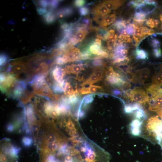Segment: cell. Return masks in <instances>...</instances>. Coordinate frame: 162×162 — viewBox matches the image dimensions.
I'll return each mask as SVG.
<instances>
[{"mask_svg":"<svg viewBox=\"0 0 162 162\" xmlns=\"http://www.w3.org/2000/svg\"><path fill=\"white\" fill-rule=\"evenodd\" d=\"M123 95L132 101L138 103H148L149 99L147 92L143 89L139 87L124 91Z\"/></svg>","mask_w":162,"mask_h":162,"instance_id":"6da1fadb","label":"cell"},{"mask_svg":"<svg viewBox=\"0 0 162 162\" xmlns=\"http://www.w3.org/2000/svg\"><path fill=\"white\" fill-rule=\"evenodd\" d=\"M82 53L80 50L74 47H69L65 51L64 56L69 62H72L81 60Z\"/></svg>","mask_w":162,"mask_h":162,"instance_id":"7a4b0ae2","label":"cell"},{"mask_svg":"<svg viewBox=\"0 0 162 162\" xmlns=\"http://www.w3.org/2000/svg\"><path fill=\"white\" fill-rule=\"evenodd\" d=\"M111 11L102 3L96 5L92 11L93 17H103L109 14Z\"/></svg>","mask_w":162,"mask_h":162,"instance_id":"3957f363","label":"cell"},{"mask_svg":"<svg viewBox=\"0 0 162 162\" xmlns=\"http://www.w3.org/2000/svg\"><path fill=\"white\" fill-rule=\"evenodd\" d=\"M162 121L158 118V116L152 117L150 118L147 122L146 128L147 130L153 133L156 136L159 128Z\"/></svg>","mask_w":162,"mask_h":162,"instance_id":"277c9868","label":"cell"},{"mask_svg":"<svg viewBox=\"0 0 162 162\" xmlns=\"http://www.w3.org/2000/svg\"><path fill=\"white\" fill-rule=\"evenodd\" d=\"M148 103L149 110L157 111L162 107V94L149 99Z\"/></svg>","mask_w":162,"mask_h":162,"instance_id":"5b68a950","label":"cell"},{"mask_svg":"<svg viewBox=\"0 0 162 162\" xmlns=\"http://www.w3.org/2000/svg\"><path fill=\"white\" fill-rule=\"evenodd\" d=\"M150 73V71L147 68L137 70L135 73L136 83H139L141 85H144L148 79Z\"/></svg>","mask_w":162,"mask_h":162,"instance_id":"8992f818","label":"cell"},{"mask_svg":"<svg viewBox=\"0 0 162 162\" xmlns=\"http://www.w3.org/2000/svg\"><path fill=\"white\" fill-rule=\"evenodd\" d=\"M116 17V15L115 13L101 17L99 23V25L100 27H105L113 23L115 21Z\"/></svg>","mask_w":162,"mask_h":162,"instance_id":"52a82bcc","label":"cell"},{"mask_svg":"<svg viewBox=\"0 0 162 162\" xmlns=\"http://www.w3.org/2000/svg\"><path fill=\"white\" fill-rule=\"evenodd\" d=\"M146 91L150 99L162 94V88L153 84L147 88Z\"/></svg>","mask_w":162,"mask_h":162,"instance_id":"ba28073f","label":"cell"},{"mask_svg":"<svg viewBox=\"0 0 162 162\" xmlns=\"http://www.w3.org/2000/svg\"><path fill=\"white\" fill-rule=\"evenodd\" d=\"M124 1H105L102 3L109 10L111 11L117 9L125 2Z\"/></svg>","mask_w":162,"mask_h":162,"instance_id":"9c48e42d","label":"cell"},{"mask_svg":"<svg viewBox=\"0 0 162 162\" xmlns=\"http://www.w3.org/2000/svg\"><path fill=\"white\" fill-rule=\"evenodd\" d=\"M83 65L82 63L75 64H72L67 66L65 69V73H71L74 74L79 73L81 71L83 70Z\"/></svg>","mask_w":162,"mask_h":162,"instance_id":"30bf717a","label":"cell"},{"mask_svg":"<svg viewBox=\"0 0 162 162\" xmlns=\"http://www.w3.org/2000/svg\"><path fill=\"white\" fill-rule=\"evenodd\" d=\"M96 37L101 40H106L109 31L106 27H99L95 29Z\"/></svg>","mask_w":162,"mask_h":162,"instance_id":"8fae6325","label":"cell"},{"mask_svg":"<svg viewBox=\"0 0 162 162\" xmlns=\"http://www.w3.org/2000/svg\"><path fill=\"white\" fill-rule=\"evenodd\" d=\"M101 39L98 38L95 39L89 49L92 55L97 56L98 52L101 49Z\"/></svg>","mask_w":162,"mask_h":162,"instance_id":"7c38bea8","label":"cell"},{"mask_svg":"<svg viewBox=\"0 0 162 162\" xmlns=\"http://www.w3.org/2000/svg\"><path fill=\"white\" fill-rule=\"evenodd\" d=\"M88 32L87 30H80L75 32L73 37L78 43H80L85 38Z\"/></svg>","mask_w":162,"mask_h":162,"instance_id":"4fadbf2b","label":"cell"},{"mask_svg":"<svg viewBox=\"0 0 162 162\" xmlns=\"http://www.w3.org/2000/svg\"><path fill=\"white\" fill-rule=\"evenodd\" d=\"M127 22L125 21L122 19H119L114 23L113 26L114 29L121 33L123 30L127 27Z\"/></svg>","mask_w":162,"mask_h":162,"instance_id":"5bb4252c","label":"cell"},{"mask_svg":"<svg viewBox=\"0 0 162 162\" xmlns=\"http://www.w3.org/2000/svg\"><path fill=\"white\" fill-rule=\"evenodd\" d=\"M142 108L141 105L138 103L130 104L125 105L124 111L126 113H130L134 111H137Z\"/></svg>","mask_w":162,"mask_h":162,"instance_id":"9a60e30c","label":"cell"},{"mask_svg":"<svg viewBox=\"0 0 162 162\" xmlns=\"http://www.w3.org/2000/svg\"><path fill=\"white\" fill-rule=\"evenodd\" d=\"M74 9L71 7H67L59 10L57 15L58 16L61 17L69 16L74 13Z\"/></svg>","mask_w":162,"mask_h":162,"instance_id":"2e32d148","label":"cell"},{"mask_svg":"<svg viewBox=\"0 0 162 162\" xmlns=\"http://www.w3.org/2000/svg\"><path fill=\"white\" fill-rule=\"evenodd\" d=\"M103 59L99 56L95 57L92 58L91 59L93 60L91 63L93 67L95 68L105 67L106 65L103 60Z\"/></svg>","mask_w":162,"mask_h":162,"instance_id":"e0dca14e","label":"cell"},{"mask_svg":"<svg viewBox=\"0 0 162 162\" xmlns=\"http://www.w3.org/2000/svg\"><path fill=\"white\" fill-rule=\"evenodd\" d=\"M153 82L155 85L162 86V72L160 71L155 73L152 78Z\"/></svg>","mask_w":162,"mask_h":162,"instance_id":"ac0fdd59","label":"cell"},{"mask_svg":"<svg viewBox=\"0 0 162 162\" xmlns=\"http://www.w3.org/2000/svg\"><path fill=\"white\" fill-rule=\"evenodd\" d=\"M117 68L123 73L125 74L127 72L131 71L132 68L127 63H121L117 65L116 67Z\"/></svg>","mask_w":162,"mask_h":162,"instance_id":"d6986e66","label":"cell"},{"mask_svg":"<svg viewBox=\"0 0 162 162\" xmlns=\"http://www.w3.org/2000/svg\"><path fill=\"white\" fill-rule=\"evenodd\" d=\"M136 58L138 59L145 60L148 58L147 53L142 49H137L136 51Z\"/></svg>","mask_w":162,"mask_h":162,"instance_id":"ffe728a7","label":"cell"},{"mask_svg":"<svg viewBox=\"0 0 162 162\" xmlns=\"http://www.w3.org/2000/svg\"><path fill=\"white\" fill-rule=\"evenodd\" d=\"M118 39L117 36L115 33V30L111 29L109 31L106 41L112 42V43H116Z\"/></svg>","mask_w":162,"mask_h":162,"instance_id":"44dd1931","label":"cell"},{"mask_svg":"<svg viewBox=\"0 0 162 162\" xmlns=\"http://www.w3.org/2000/svg\"><path fill=\"white\" fill-rule=\"evenodd\" d=\"M63 90L65 94L67 95L70 96L73 95L75 92L73 87L68 82L65 83Z\"/></svg>","mask_w":162,"mask_h":162,"instance_id":"7402d4cb","label":"cell"},{"mask_svg":"<svg viewBox=\"0 0 162 162\" xmlns=\"http://www.w3.org/2000/svg\"><path fill=\"white\" fill-rule=\"evenodd\" d=\"M100 81L98 78L94 74H93L90 77L84 82L82 84L83 86H85L86 85H92V84Z\"/></svg>","mask_w":162,"mask_h":162,"instance_id":"603a6c76","label":"cell"},{"mask_svg":"<svg viewBox=\"0 0 162 162\" xmlns=\"http://www.w3.org/2000/svg\"><path fill=\"white\" fill-rule=\"evenodd\" d=\"M125 75V78L128 81L134 83H136L135 73H132L131 71H129L126 73Z\"/></svg>","mask_w":162,"mask_h":162,"instance_id":"cb8c5ba5","label":"cell"},{"mask_svg":"<svg viewBox=\"0 0 162 162\" xmlns=\"http://www.w3.org/2000/svg\"><path fill=\"white\" fill-rule=\"evenodd\" d=\"M91 12V9L87 6H83L79 9V13L81 16H88Z\"/></svg>","mask_w":162,"mask_h":162,"instance_id":"d4e9b609","label":"cell"},{"mask_svg":"<svg viewBox=\"0 0 162 162\" xmlns=\"http://www.w3.org/2000/svg\"><path fill=\"white\" fill-rule=\"evenodd\" d=\"M140 28L141 30L143 37L145 35H151L155 33L153 30L149 29L146 27H142Z\"/></svg>","mask_w":162,"mask_h":162,"instance_id":"484cf974","label":"cell"},{"mask_svg":"<svg viewBox=\"0 0 162 162\" xmlns=\"http://www.w3.org/2000/svg\"><path fill=\"white\" fill-rule=\"evenodd\" d=\"M136 27L133 23H129L126 27L128 33L130 35H133Z\"/></svg>","mask_w":162,"mask_h":162,"instance_id":"4316f807","label":"cell"},{"mask_svg":"<svg viewBox=\"0 0 162 162\" xmlns=\"http://www.w3.org/2000/svg\"><path fill=\"white\" fill-rule=\"evenodd\" d=\"M145 3V1H133L130 2L128 4L129 5H133L136 8L140 7Z\"/></svg>","mask_w":162,"mask_h":162,"instance_id":"83f0119b","label":"cell"},{"mask_svg":"<svg viewBox=\"0 0 162 162\" xmlns=\"http://www.w3.org/2000/svg\"><path fill=\"white\" fill-rule=\"evenodd\" d=\"M146 15L142 13H135L134 16V19L136 20H142L145 19Z\"/></svg>","mask_w":162,"mask_h":162,"instance_id":"f1b7e54d","label":"cell"},{"mask_svg":"<svg viewBox=\"0 0 162 162\" xmlns=\"http://www.w3.org/2000/svg\"><path fill=\"white\" fill-rule=\"evenodd\" d=\"M85 1H81V0H76L74 2L73 4L74 7L76 8H80L83 7L86 3Z\"/></svg>","mask_w":162,"mask_h":162,"instance_id":"f546056e","label":"cell"},{"mask_svg":"<svg viewBox=\"0 0 162 162\" xmlns=\"http://www.w3.org/2000/svg\"><path fill=\"white\" fill-rule=\"evenodd\" d=\"M93 100V95H89L84 97L83 101L85 104H89L92 103Z\"/></svg>","mask_w":162,"mask_h":162,"instance_id":"4dcf8cb0","label":"cell"},{"mask_svg":"<svg viewBox=\"0 0 162 162\" xmlns=\"http://www.w3.org/2000/svg\"><path fill=\"white\" fill-rule=\"evenodd\" d=\"M145 115V113L142 109H140L137 110L135 113V117L138 119H141Z\"/></svg>","mask_w":162,"mask_h":162,"instance_id":"1f68e13d","label":"cell"},{"mask_svg":"<svg viewBox=\"0 0 162 162\" xmlns=\"http://www.w3.org/2000/svg\"><path fill=\"white\" fill-rule=\"evenodd\" d=\"M131 130L132 134L135 135H139L141 133L140 127H130Z\"/></svg>","mask_w":162,"mask_h":162,"instance_id":"d6a6232c","label":"cell"},{"mask_svg":"<svg viewBox=\"0 0 162 162\" xmlns=\"http://www.w3.org/2000/svg\"><path fill=\"white\" fill-rule=\"evenodd\" d=\"M96 157V155L94 153L92 152L91 150L89 151L88 154L87 159L88 162H93L95 160Z\"/></svg>","mask_w":162,"mask_h":162,"instance_id":"836d02e7","label":"cell"},{"mask_svg":"<svg viewBox=\"0 0 162 162\" xmlns=\"http://www.w3.org/2000/svg\"><path fill=\"white\" fill-rule=\"evenodd\" d=\"M151 45L154 49L160 48V44L159 41L157 39H153L151 41Z\"/></svg>","mask_w":162,"mask_h":162,"instance_id":"e575fe53","label":"cell"},{"mask_svg":"<svg viewBox=\"0 0 162 162\" xmlns=\"http://www.w3.org/2000/svg\"><path fill=\"white\" fill-rule=\"evenodd\" d=\"M153 52L154 56L156 58H159L161 56V51L160 48L154 49Z\"/></svg>","mask_w":162,"mask_h":162,"instance_id":"d590c367","label":"cell"},{"mask_svg":"<svg viewBox=\"0 0 162 162\" xmlns=\"http://www.w3.org/2000/svg\"><path fill=\"white\" fill-rule=\"evenodd\" d=\"M89 93H95L97 91L98 89H101L102 88L98 86L92 85L88 87Z\"/></svg>","mask_w":162,"mask_h":162,"instance_id":"8d00e7d4","label":"cell"},{"mask_svg":"<svg viewBox=\"0 0 162 162\" xmlns=\"http://www.w3.org/2000/svg\"><path fill=\"white\" fill-rule=\"evenodd\" d=\"M61 87V86L56 84L53 86V88L54 91L55 93H60L63 91V90Z\"/></svg>","mask_w":162,"mask_h":162,"instance_id":"74e56055","label":"cell"},{"mask_svg":"<svg viewBox=\"0 0 162 162\" xmlns=\"http://www.w3.org/2000/svg\"><path fill=\"white\" fill-rule=\"evenodd\" d=\"M134 35L137 37H143L142 33L141 28L139 27H136L135 30Z\"/></svg>","mask_w":162,"mask_h":162,"instance_id":"f35d334b","label":"cell"},{"mask_svg":"<svg viewBox=\"0 0 162 162\" xmlns=\"http://www.w3.org/2000/svg\"><path fill=\"white\" fill-rule=\"evenodd\" d=\"M139 39L136 37L134 35L133 36V38L132 39L131 43L133 45L136 46L138 43H139Z\"/></svg>","mask_w":162,"mask_h":162,"instance_id":"ab89813d","label":"cell"},{"mask_svg":"<svg viewBox=\"0 0 162 162\" xmlns=\"http://www.w3.org/2000/svg\"><path fill=\"white\" fill-rule=\"evenodd\" d=\"M153 20L154 19L151 18V19H149L148 20H147L146 21V25L150 28H154Z\"/></svg>","mask_w":162,"mask_h":162,"instance_id":"60d3db41","label":"cell"},{"mask_svg":"<svg viewBox=\"0 0 162 162\" xmlns=\"http://www.w3.org/2000/svg\"><path fill=\"white\" fill-rule=\"evenodd\" d=\"M81 94H85L89 93V87H83L80 90Z\"/></svg>","mask_w":162,"mask_h":162,"instance_id":"b9f144b4","label":"cell"},{"mask_svg":"<svg viewBox=\"0 0 162 162\" xmlns=\"http://www.w3.org/2000/svg\"><path fill=\"white\" fill-rule=\"evenodd\" d=\"M121 56L124 58L127 57L128 53V49L121 50L120 51Z\"/></svg>","mask_w":162,"mask_h":162,"instance_id":"7bdbcfd3","label":"cell"},{"mask_svg":"<svg viewBox=\"0 0 162 162\" xmlns=\"http://www.w3.org/2000/svg\"><path fill=\"white\" fill-rule=\"evenodd\" d=\"M57 147L56 144L54 143H51L49 145H48V147L51 150H53L55 149Z\"/></svg>","mask_w":162,"mask_h":162,"instance_id":"ee69618b","label":"cell"},{"mask_svg":"<svg viewBox=\"0 0 162 162\" xmlns=\"http://www.w3.org/2000/svg\"><path fill=\"white\" fill-rule=\"evenodd\" d=\"M47 140L48 141L52 143L55 141V137L53 135H49L47 137Z\"/></svg>","mask_w":162,"mask_h":162,"instance_id":"f6af8a7d","label":"cell"},{"mask_svg":"<svg viewBox=\"0 0 162 162\" xmlns=\"http://www.w3.org/2000/svg\"><path fill=\"white\" fill-rule=\"evenodd\" d=\"M120 35L124 37H127L130 35H129L127 30L126 29H124L123 30Z\"/></svg>","mask_w":162,"mask_h":162,"instance_id":"bcb514c9","label":"cell"},{"mask_svg":"<svg viewBox=\"0 0 162 162\" xmlns=\"http://www.w3.org/2000/svg\"><path fill=\"white\" fill-rule=\"evenodd\" d=\"M65 162H73V158L70 156H67L65 159Z\"/></svg>","mask_w":162,"mask_h":162,"instance_id":"7dc6e473","label":"cell"},{"mask_svg":"<svg viewBox=\"0 0 162 162\" xmlns=\"http://www.w3.org/2000/svg\"><path fill=\"white\" fill-rule=\"evenodd\" d=\"M153 23L154 28H157L159 25L160 22L157 19H154L153 20Z\"/></svg>","mask_w":162,"mask_h":162,"instance_id":"c3c4849f","label":"cell"},{"mask_svg":"<svg viewBox=\"0 0 162 162\" xmlns=\"http://www.w3.org/2000/svg\"><path fill=\"white\" fill-rule=\"evenodd\" d=\"M85 115V113L82 111H79V112L78 113V117L80 118H81L84 117Z\"/></svg>","mask_w":162,"mask_h":162,"instance_id":"681fc988","label":"cell"},{"mask_svg":"<svg viewBox=\"0 0 162 162\" xmlns=\"http://www.w3.org/2000/svg\"><path fill=\"white\" fill-rule=\"evenodd\" d=\"M113 93L115 95H119L121 94L122 93L119 90L117 89H115L113 91Z\"/></svg>","mask_w":162,"mask_h":162,"instance_id":"f907efd6","label":"cell"},{"mask_svg":"<svg viewBox=\"0 0 162 162\" xmlns=\"http://www.w3.org/2000/svg\"><path fill=\"white\" fill-rule=\"evenodd\" d=\"M68 127L71 129H74V125L73 122L71 121L69 122L68 124Z\"/></svg>","mask_w":162,"mask_h":162,"instance_id":"816d5d0a","label":"cell"},{"mask_svg":"<svg viewBox=\"0 0 162 162\" xmlns=\"http://www.w3.org/2000/svg\"><path fill=\"white\" fill-rule=\"evenodd\" d=\"M157 112L158 115L162 119V107L160 109L158 110Z\"/></svg>","mask_w":162,"mask_h":162,"instance_id":"f5cc1de1","label":"cell"},{"mask_svg":"<svg viewBox=\"0 0 162 162\" xmlns=\"http://www.w3.org/2000/svg\"><path fill=\"white\" fill-rule=\"evenodd\" d=\"M51 115L53 117H56L57 115V113L56 111H53L51 112Z\"/></svg>","mask_w":162,"mask_h":162,"instance_id":"db71d44e","label":"cell"},{"mask_svg":"<svg viewBox=\"0 0 162 162\" xmlns=\"http://www.w3.org/2000/svg\"><path fill=\"white\" fill-rule=\"evenodd\" d=\"M24 142H25V143L27 145H28V144H29V143H31V141H30V140L29 139H28V138H25V139L24 140Z\"/></svg>","mask_w":162,"mask_h":162,"instance_id":"11a10c76","label":"cell"},{"mask_svg":"<svg viewBox=\"0 0 162 162\" xmlns=\"http://www.w3.org/2000/svg\"><path fill=\"white\" fill-rule=\"evenodd\" d=\"M159 17H160V20L161 23V27L162 28V14L160 15L159 16Z\"/></svg>","mask_w":162,"mask_h":162,"instance_id":"9f6ffc18","label":"cell"},{"mask_svg":"<svg viewBox=\"0 0 162 162\" xmlns=\"http://www.w3.org/2000/svg\"><path fill=\"white\" fill-rule=\"evenodd\" d=\"M7 158H6V157H4V158H3V161L4 162H6V161H7Z\"/></svg>","mask_w":162,"mask_h":162,"instance_id":"6f0895ef","label":"cell"}]
</instances>
